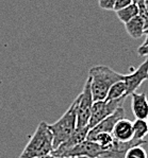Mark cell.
<instances>
[{
    "mask_svg": "<svg viewBox=\"0 0 148 158\" xmlns=\"http://www.w3.org/2000/svg\"><path fill=\"white\" fill-rule=\"evenodd\" d=\"M89 77L91 80V89L94 102L106 100L111 86L116 82L124 81L125 74L118 73L108 66L98 65L89 69Z\"/></svg>",
    "mask_w": 148,
    "mask_h": 158,
    "instance_id": "cell-1",
    "label": "cell"
},
{
    "mask_svg": "<svg viewBox=\"0 0 148 158\" xmlns=\"http://www.w3.org/2000/svg\"><path fill=\"white\" fill-rule=\"evenodd\" d=\"M54 150L53 136L48 123L42 122L37 125L35 132L30 137L19 158H35L49 155Z\"/></svg>",
    "mask_w": 148,
    "mask_h": 158,
    "instance_id": "cell-2",
    "label": "cell"
},
{
    "mask_svg": "<svg viewBox=\"0 0 148 158\" xmlns=\"http://www.w3.org/2000/svg\"><path fill=\"white\" fill-rule=\"evenodd\" d=\"M53 136V148H58L63 143L77 128V100L70 104L63 116L52 124H48Z\"/></svg>",
    "mask_w": 148,
    "mask_h": 158,
    "instance_id": "cell-3",
    "label": "cell"
},
{
    "mask_svg": "<svg viewBox=\"0 0 148 158\" xmlns=\"http://www.w3.org/2000/svg\"><path fill=\"white\" fill-rule=\"evenodd\" d=\"M77 100V128L89 126L92 107L94 104L93 94L91 89V80L87 77L83 90L76 98Z\"/></svg>",
    "mask_w": 148,
    "mask_h": 158,
    "instance_id": "cell-4",
    "label": "cell"
},
{
    "mask_svg": "<svg viewBox=\"0 0 148 158\" xmlns=\"http://www.w3.org/2000/svg\"><path fill=\"white\" fill-rule=\"evenodd\" d=\"M125 99L126 98L117 99V100H112V101L103 100V101L94 102L93 107H92L91 118H89V130L98 124L99 122H101L102 120H105L107 117H109L110 115H112L113 113H115L120 107H122Z\"/></svg>",
    "mask_w": 148,
    "mask_h": 158,
    "instance_id": "cell-5",
    "label": "cell"
},
{
    "mask_svg": "<svg viewBox=\"0 0 148 158\" xmlns=\"http://www.w3.org/2000/svg\"><path fill=\"white\" fill-rule=\"evenodd\" d=\"M145 81H148V55L146 60L132 73L125 74L124 82L126 84V97L131 96L133 92L137 91Z\"/></svg>",
    "mask_w": 148,
    "mask_h": 158,
    "instance_id": "cell-6",
    "label": "cell"
},
{
    "mask_svg": "<svg viewBox=\"0 0 148 158\" xmlns=\"http://www.w3.org/2000/svg\"><path fill=\"white\" fill-rule=\"evenodd\" d=\"M103 153V150L100 145H98L96 142L91 140H84L83 142L77 144L72 150H69L64 157H86V158H97L100 157Z\"/></svg>",
    "mask_w": 148,
    "mask_h": 158,
    "instance_id": "cell-7",
    "label": "cell"
},
{
    "mask_svg": "<svg viewBox=\"0 0 148 158\" xmlns=\"http://www.w3.org/2000/svg\"><path fill=\"white\" fill-rule=\"evenodd\" d=\"M89 131V126L81 127V128H76V131L69 136L68 139H66L64 142L61 143L59 147L55 148V149L52 151L51 154L55 157L63 158L64 155L66 154L69 150H72V148L76 147L77 144H79V143L83 142L84 140H86Z\"/></svg>",
    "mask_w": 148,
    "mask_h": 158,
    "instance_id": "cell-8",
    "label": "cell"
},
{
    "mask_svg": "<svg viewBox=\"0 0 148 158\" xmlns=\"http://www.w3.org/2000/svg\"><path fill=\"white\" fill-rule=\"evenodd\" d=\"M123 118H125V110H124V108L122 106V107L118 108L115 113H113L112 115L107 117L105 120H102L101 122H99L98 124L94 126V127H92L91 130L89 131L87 138L92 137V136H94V135H97V134H99V133L112 134L114 126H115L116 123Z\"/></svg>",
    "mask_w": 148,
    "mask_h": 158,
    "instance_id": "cell-9",
    "label": "cell"
},
{
    "mask_svg": "<svg viewBox=\"0 0 148 158\" xmlns=\"http://www.w3.org/2000/svg\"><path fill=\"white\" fill-rule=\"evenodd\" d=\"M144 143H146V140H137V139H135V138H133L132 140H130V141H128V142H120L114 139L112 147L107 151H105V152L101 154L100 157L125 158L126 153H127L131 148L142 145V144H144Z\"/></svg>",
    "mask_w": 148,
    "mask_h": 158,
    "instance_id": "cell-10",
    "label": "cell"
},
{
    "mask_svg": "<svg viewBox=\"0 0 148 158\" xmlns=\"http://www.w3.org/2000/svg\"><path fill=\"white\" fill-rule=\"evenodd\" d=\"M131 107L135 119L146 120L148 118V99L144 92H133L131 94Z\"/></svg>",
    "mask_w": 148,
    "mask_h": 158,
    "instance_id": "cell-11",
    "label": "cell"
},
{
    "mask_svg": "<svg viewBox=\"0 0 148 158\" xmlns=\"http://www.w3.org/2000/svg\"><path fill=\"white\" fill-rule=\"evenodd\" d=\"M112 136L120 142H128L133 139V122L126 118L118 121L112 131Z\"/></svg>",
    "mask_w": 148,
    "mask_h": 158,
    "instance_id": "cell-12",
    "label": "cell"
},
{
    "mask_svg": "<svg viewBox=\"0 0 148 158\" xmlns=\"http://www.w3.org/2000/svg\"><path fill=\"white\" fill-rule=\"evenodd\" d=\"M125 28L127 33L134 40L141 38L145 34L144 23H143L142 19L139 15L131 19L130 21H128L127 23H125Z\"/></svg>",
    "mask_w": 148,
    "mask_h": 158,
    "instance_id": "cell-13",
    "label": "cell"
},
{
    "mask_svg": "<svg viewBox=\"0 0 148 158\" xmlns=\"http://www.w3.org/2000/svg\"><path fill=\"white\" fill-rule=\"evenodd\" d=\"M86 140H91V141L96 142L98 145H100L101 149L103 150V152L108 149H110L114 142V138L112 134H109V133H99L97 135H94L92 137L87 138Z\"/></svg>",
    "mask_w": 148,
    "mask_h": 158,
    "instance_id": "cell-14",
    "label": "cell"
},
{
    "mask_svg": "<svg viewBox=\"0 0 148 158\" xmlns=\"http://www.w3.org/2000/svg\"><path fill=\"white\" fill-rule=\"evenodd\" d=\"M118 19L122 23H127L128 21H130L131 19H133L135 16L139 15V6H137L135 3H132L130 6H128L127 8H124L120 11L116 12Z\"/></svg>",
    "mask_w": 148,
    "mask_h": 158,
    "instance_id": "cell-15",
    "label": "cell"
},
{
    "mask_svg": "<svg viewBox=\"0 0 148 158\" xmlns=\"http://www.w3.org/2000/svg\"><path fill=\"white\" fill-rule=\"evenodd\" d=\"M122 98H127V97H126V84L124 81H120V82H116L115 84H113L112 86H111L106 100L112 101V100H117V99H122Z\"/></svg>",
    "mask_w": 148,
    "mask_h": 158,
    "instance_id": "cell-16",
    "label": "cell"
},
{
    "mask_svg": "<svg viewBox=\"0 0 148 158\" xmlns=\"http://www.w3.org/2000/svg\"><path fill=\"white\" fill-rule=\"evenodd\" d=\"M148 135V126L146 120L135 119L133 122V138L137 140H145V136Z\"/></svg>",
    "mask_w": 148,
    "mask_h": 158,
    "instance_id": "cell-17",
    "label": "cell"
},
{
    "mask_svg": "<svg viewBox=\"0 0 148 158\" xmlns=\"http://www.w3.org/2000/svg\"><path fill=\"white\" fill-rule=\"evenodd\" d=\"M125 158H148L146 151L142 148V145L133 147L126 153Z\"/></svg>",
    "mask_w": 148,
    "mask_h": 158,
    "instance_id": "cell-18",
    "label": "cell"
},
{
    "mask_svg": "<svg viewBox=\"0 0 148 158\" xmlns=\"http://www.w3.org/2000/svg\"><path fill=\"white\" fill-rule=\"evenodd\" d=\"M139 16L142 19L143 23H144V28H145V34L148 32V11L145 9L144 3L139 6Z\"/></svg>",
    "mask_w": 148,
    "mask_h": 158,
    "instance_id": "cell-19",
    "label": "cell"
},
{
    "mask_svg": "<svg viewBox=\"0 0 148 158\" xmlns=\"http://www.w3.org/2000/svg\"><path fill=\"white\" fill-rule=\"evenodd\" d=\"M114 4H115V0H98L99 8L107 11L114 10Z\"/></svg>",
    "mask_w": 148,
    "mask_h": 158,
    "instance_id": "cell-20",
    "label": "cell"
},
{
    "mask_svg": "<svg viewBox=\"0 0 148 158\" xmlns=\"http://www.w3.org/2000/svg\"><path fill=\"white\" fill-rule=\"evenodd\" d=\"M132 3H133L132 0H115V4H114L113 11L117 12L124 8H127L128 6H130V4H132Z\"/></svg>",
    "mask_w": 148,
    "mask_h": 158,
    "instance_id": "cell-21",
    "label": "cell"
},
{
    "mask_svg": "<svg viewBox=\"0 0 148 158\" xmlns=\"http://www.w3.org/2000/svg\"><path fill=\"white\" fill-rule=\"evenodd\" d=\"M137 53L140 56H147L148 55V45L146 46H140L137 49Z\"/></svg>",
    "mask_w": 148,
    "mask_h": 158,
    "instance_id": "cell-22",
    "label": "cell"
},
{
    "mask_svg": "<svg viewBox=\"0 0 148 158\" xmlns=\"http://www.w3.org/2000/svg\"><path fill=\"white\" fill-rule=\"evenodd\" d=\"M132 2L137 4V6H141V4L144 3V0H132Z\"/></svg>",
    "mask_w": 148,
    "mask_h": 158,
    "instance_id": "cell-23",
    "label": "cell"
},
{
    "mask_svg": "<svg viewBox=\"0 0 148 158\" xmlns=\"http://www.w3.org/2000/svg\"><path fill=\"white\" fill-rule=\"evenodd\" d=\"M35 158H60V157H55V156H53L52 154H49V155H45V156H41V157H35Z\"/></svg>",
    "mask_w": 148,
    "mask_h": 158,
    "instance_id": "cell-24",
    "label": "cell"
},
{
    "mask_svg": "<svg viewBox=\"0 0 148 158\" xmlns=\"http://www.w3.org/2000/svg\"><path fill=\"white\" fill-rule=\"evenodd\" d=\"M146 45H148V33H147V35H146V38H145V42L143 43L141 46H146Z\"/></svg>",
    "mask_w": 148,
    "mask_h": 158,
    "instance_id": "cell-25",
    "label": "cell"
},
{
    "mask_svg": "<svg viewBox=\"0 0 148 158\" xmlns=\"http://www.w3.org/2000/svg\"><path fill=\"white\" fill-rule=\"evenodd\" d=\"M144 6H145V9L148 11V0H144Z\"/></svg>",
    "mask_w": 148,
    "mask_h": 158,
    "instance_id": "cell-26",
    "label": "cell"
},
{
    "mask_svg": "<svg viewBox=\"0 0 148 158\" xmlns=\"http://www.w3.org/2000/svg\"><path fill=\"white\" fill-rule=\"evenodd\" d=\"M79 158H86V157H79ZM97 158H105V157H97Z\"/></svg>",
    "mask_w": 148,
    "mask_h": 158,
    "instance_id": "cell-27",
    "label": "cell"
},
{
    "mask_svg": "<svg viewBox=\"0 0 148 158\" xmlns=\"http://www.w3.org/2000/svg\"><path fill=\"white\" fill-rule=\"evenodd\" d=\"M146 122H147V126H148V118L146 119Z\"/></svg>",
    "mask_w": 148,
    "mask_h": 158,
    "instance_id": "cell-28",
    "label": "cell"
},
{
    "mask_svg": "<svg viewBox=\"0 0 148 158\" xmlns=\"http://www.w3.org/2000/svg\"><path fill=\"white\" fill-rule=\"evenodd\" d=\"M65 158H76V157H65Z\"/></svg>",
    "mask_w": 148,
    "mask_h": 158,
    "instance_id": "cell-29",
    "label": "cell"
},
{
    "mask_svg": "<svg viewBox=\"0 0 148 158\" xmlns=\"http://www.w3.org/2000/svg\"><path fill=\"white\" fill-rule=\"evenodd\" d=\"M147 33H148V32H147ZM147 33H146V34H147Z\"/></svg>",
    "mask_w": 148,
    "mask_h": 158,
    "instance_id": "cell-30",
    "label": "cell"
}]
</instances>
